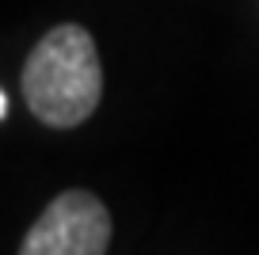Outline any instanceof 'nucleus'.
Returning a JSON list of instances; mask_svg holds the SVG:
<instances>
[{
    "instance_id": "nucleus-3",
    "label": "nucleus",
    "mask_w": 259,
    "mask_h": 255,
    "mask_svg": "<svg viewBox=\"0 0 259 255\" xmlns=\"http://www.w3.org/2000/svg\"><path fill=\"white\" fill-rule=\"evenodd\" d=\"M8 114V96H4V88H0V118Z\"/></svg>"
},
{
    "instance_id": "nucleus-1",
    "label": "nucleus",
    "mask_w": 259,
    "mask_h": 255,
    "mask_svg": "<svg viewBox=\"0 0 259 255\" xmlns=\"http://www.w3.org/2000/svg\"><path fill=\"white\" fill-rule=\"evenodd\" d=\"M23 96L34 118L54 130L88 122L103 96L96 38L76 23H57L46 31L23 65Z\"/></svg>"
},
{
    "instance_id": "nucleus-2",
    "label": "nucleus",
    "mask_w": 259,
    "mask_h": 255,
    "mask_svg": "<svg viewBox=\"0 0 259 255\" xmlns=\"http://www.w3.org/2000/svg\"><path fill=\"white\" fill-rule=\"evenodd\" d=\"M111 209L88 191H61L27 229L19 255H107Z\"/></svg>"
}]
</instances>
